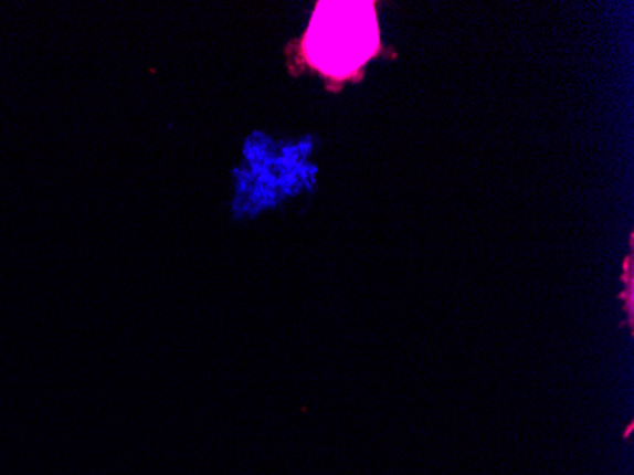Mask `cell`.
Masks as SVG:
<instances>
[{
    "mask_svg": "<svg viewBox=\"0 0 634 475\" xmlns=\"http://www.w3.org/2000/svg\"><path fill=\"white\" fill-rule=\"evenodd\" d=\"M306 57L332 78L353 75L378 48L371 2H321L306 34Z\"/></svg>",
    "mask_w": 634,
    "mask_h": 475,
    "instance_id": "obj_1",
    "label": "cell"
}]
</instances>
